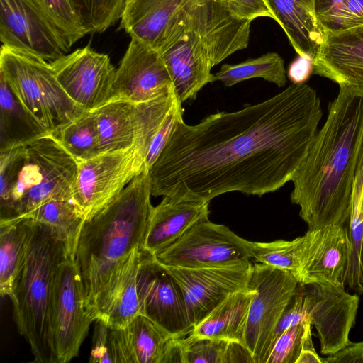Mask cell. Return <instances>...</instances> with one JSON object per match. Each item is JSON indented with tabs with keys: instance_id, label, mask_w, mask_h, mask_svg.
<instances>
[{
	"instance_id": "obj_14",
	"label": "cell",
	"mask_w": 363,
	"mask_h": 363,
	"mask_svg": "<svg viewBox=\"0 0 363 363\" xmlns=\"http://www.w3.org/2000/svg\"><path fill=\"white\" fill-rule=\"evenodd\" d=\"M50 63L64 91L84 111H94L112 99L116 69L107 55L86 46Z\"/></svg>"
},
{
	"instance_id": "obj_26",
	"label": "cell",
	"mask_w": 363,
	"mask_h": 363,
	"mask_svg": "<svg viewBox=\"0 0 363 363\" xmlns=\"http://www.w3.org/2000/svg\"><path fill=\"white\" fill-rule=\"evenodd\" d=\"M254 292L248 286L245 289L231 294L194 325L190 334L245 345L248 313Z\"/></svg>"
},
{
	"instance_id": "obj_22",
	"label": "cell",
	"mask_w": 363,
	"mask_h": 363,
	"mask_svg": "<svg viewBox=\"0 0 363 363\" xmlns=\"http://www.w3.org/2000/svg\"><path fill=\"white\" fill-rule=\"evenodd\" d=\"M313 67V73L330 79L340 89L363 95V25L325 30Z\"/></svg>"
},
{
	"instance_id": "obj_44",
	"label": "cell",
	"mask_w": 363,
	"mask_h": 363,
	"mask_svg": "<svg viewBox=\"0 0 363 363\" xmlns=\"http://www.w3.org/2000/svg\"><path fill=\"white\" fill-rule=\"evenodd\" d=\"M352 203H358L361 206L363 214V133L359 147L354 172Z\"/></svg>"
},
{
	"instance_id": "obj_13",
	"label": "cell",
	"mask_w": 363,
	"mask_h": 363,
	"mask_svg": "<svg viewBox=\"0 0 363 363\" xmlns=\"http://www.w3.org/2000/svg\"><path fill=\"white\" fill-rule=\"evenodd\" d=\"M141 315L177 338L193 328L182 290L164 265L143 249L138 274Z\"/></svg>"
},
{
	"instance_id": "obj_10",
	"label": "cell",
	"mask_w": 363,
	"mask_h": 363,
	"mask_svg": "<svg viewBox=\"0 0 363 363\" xmlns=\"http://www.w3.org/2000/svg\"><path fill=\"white\" fill-rule=\"evenodd\" d=\"M250 241L228 227L212 223L208 216L199 220L179 240L155 255L161 264L184 268L233 265L252 257Z\"/></svg>"
},
{
	"instance_id": "obj_2",
	"label": "cell",
	"mask_w": 363,
	"mask_h": 363,
	"mask_svg": "<svg viewBox=\"0 0 363 363\" xmlns=\"http://www.w3.org/2000/svg\"><path fill=\"white\" fill-rule=\"evenodd\" d=\"M363 133V95L340 89L291 182V201L313 230L348 222Z\"/></svg>"
},
{
	"instance_id": "obj_28",
	"label": "cell",
	"mask_w": 363,
	"mask_h": 363,
	"mask_svg": "<svg viewBox=\"0 0 363 363\" xmlns=\"http://www.w3.org/2000/svg\"><path fill=\"white\" fill-rule=\"evenodd\" d=\"M0 145L1 151L23 145L48 135L27 112L0 76Z\"/></svg>"
},
{
	"instance_id": "obj_9",
	"label": "cell",
	"mask_w": 363,
	"mask_h": 363,
	"mask_svg": "<svg viewBox=\"0 0 363 363\" xmlns=\"http://www.w3.org/2000/svg\"><path fill=\"white\" fill-rule=\"evenodd\" d=\"M92 322L80 274L74 261L67 258L57 269L53 286L50 316L52 363H66L79 354Z\"/></svg>"
},
{
	"instance_id": "obj_4",
	"label": "cell",
	"mask_w": 363,
	"mask_h": 363,
	"mask_svg": "<svg viewBox=\"0 0 363 363\" xmlns=\"http://www.w3.org/2000/svg\"><path fill=\"white\" fill-rule=\"evenodd\" d=\"M77 162L45 135L0 155V222L21 218L50 199L73 198Z\"/></svg>"
},
{
	"instance_id": "obj_19",
	"label": "cell",
	"mask_w": 363,
	"mask_h": 363,
	"mask_svg": "<svg viewBox=\"0 0 363 363\" xmlns=\"http://www.w3.org/2000/svg\"><path fill=\"white\" fill-rule=\"evenodd\" d=\"M181 339L143 315L110 332L114 363H184Z\"/></svg>"
},
{
	"instance_id": "obj_29",
	"label": "cell",
	"mask_w": 363,
	"mask_h": 363,
	"mask_svg": "<svg viewBox=\"0 0 363 363\" xmlns=\"http://www.w3.org/2000/svg\"><path fill=\"white\" fill-rule=\"evenodd\" d=\"M33 222L21 218L0 222V294L10 298L14 280L22 267L28 247Z\"/></svg>"
},
{
	"instance_id": "obj_18",
	"label": "cell",
	"mask_w": 363,
	"mask_h": 363,
	"mask_svg": "<svg viewBox=\"0 0 363 363\" xmlns=\"http://www.w3.org/2000/svg\"><path fill=\"white\" fill-rule=\"evenodd\" d=\"M297 281L344 287L350 255L347 228L330 225L305 233Z\"/></svg>"
},
{
	"instance_id": "obj_38",
	"label": "cell",
	"mask_w": 363,
	"mask_h": 363,
	"mask_svg": "<svg viewBox=\"0 0 363 363\" xmlns=\"http://www.w3.org/2000/svg\"><path fill=\"white\" fill-rule=\"evenodd\" d=\"M310 325L303 321L285 330L274 342L267 363H296Z\"/></svg>"
},
{
	"instance_id": "obj_27",
	"label": "cell",
	"mask_w": 363,
	"mask_h": 363,
	"mask_svg": "<svg viewBox=\"0 0 363 363\" xmlns=\"http://www.w3.org/2000/svg\"><path fill=\"white\" fill-rule=\"evenodd\" d=\"M94 113L101 152L132 148L135 139L134 104L111 99Z\"/></svg>"
},
{
	"instance_id": "obj_20",
	"label": "cell",
	"mask_w": 363,
	"mask_h": 363,
	"mask_svg": "<svg viewBox=\"0 0 363 363\" xmlns=\"http://www.w3.org/2000/svg\"><path fill=\"white\" fill-rule=\"evenodd\" d=\"M209 202L177 186L153 206L143 249L154 256L179 240L199 220L208 216Z\"/></svg>"
},
{
	"instance_id": "obj_8",
	"label": "cell",
	"mask_w": 363,
	"mask_h": 363,
	"mask_svg": "<svg viewBox=\"0 0 363 363\" xmlns=\"http://www.w3.org/2000/svg\"><path fill=\"white\" fill-rule=\"evenodd\" d=\"M289 272L261 262L252 264L248 286L255 290L245 335V346L255 363H267L277 325L298 286Z\"/></svg>"
},
{
	"instance_id": "obj_17",
	"label": "cell",
	"mask_w": 363,
	"mask_h": 363,
	"mask_svg": "<svg viewBox=\"0 0 363 363\" xmlns=\"http://www.w3.org/2000/svg\"><path fill=\"white\" fill-rule=\"evenodd\" d=\"M172 91L170 75L158 51L131 38L116 72L112 99L139 104Z\"/></svg>"
},
{
	"instance_id": "obj_37",
	"label": "cell",
	"mask_w": 363,
	"mask_h": 363,
	"mask_svg": "<svg viewBox=\"0 0 363 363\" xmlns=\"http://www.w3.org/2000/svg\"><path fill=\"white\" fill-rule=\"evenodd\" d=\"M181 345L184 363H229L230 341L189 334Z\"/></svg>"
},
{
	"instance_id": "obj_31",
	"label": "cell",
	"mask_w": 363,
	"mask_h": 363,
	"mask_svg": "<svg viewBox=\"0 0 363 363\" xmlns=\"http://www.w3.org/2000/svg\"><path fill=\"white\" fill-rule=\"evenodd\" d=\"M77 162L101 154L96 121L93 111H84L50 134Z\"/></svg>"
},
{
	"instance_id": "obj_41",
	"label": "cell",
	"mask_w": 363,
	"mask_h": 363,
	"mask_svg": "<svg viewBox=\"0 0 363 363\" xmlns=\"http://www.w3.org/2000/svg\"><path fill=\"white\" fill-rule=\"evenodd\" d=\"M92 348L89 362L91 363H114L111 340V328L104 323L95 321Z\"/></svg>"
},
{
	"instance_id": "obj_32",
	"label": "cell",
	"mask_w": 363,
	"mask_h": 363,
	"mask_svg": "<svg viewBox=\"0 0 363 363\" xmlns=\"http://www.w3.org/2000/svg\"><path fill=\"white\" fill-rule=\"evenodd\" d=\"M214 76L216 81L227 87L253 78H262L279 87L284 86L287 82L284 60L275 52L235 65L223 64Z\"/></svg>"
},
{
	"instance_id": "obj_35",
	"label": "cell",
	"mask_w": 363,
	"mask_h": 363,
	"mask_svg": "<svg viewBox=\"0 0 363 363\" xmlns=\"http://www.w3.org/2000/svg\"><path fill=\"white\" fill-rule=\"evenodd\" d=\"M87 33H103L121 18L124 0H72Z\"/></svg>"
},
{
	"instance_id": "obj_33",
	"label": "cell",
	"mask_w": 363,
	"mask_h": 363,
	"mask_svg": "<svg viewBox=\"0 0 363 363\" xmlns=\"http://www.w3.org/2000/svg\"><path fill=\"white\" fill-rule=\"evenodd\" d=\"M305 243V235L292 240L252 242V255L258 262L288 272L297 280Z\"/></svg>"
},
{
	"instance_id": "obj_46",
	"label": "cell",
	"mask_w": 363,
	"mask_h": 363,
	"mask_svg": "<svg viewBox=\"0 0 363 363\" xmlns=\"http://www.w3.org/2000/svg\"><path fill=\"white\" fill-rule=\"evenodd\" d=\"M360 271H361V282L363 286V239L362 242L361 251H360Z\"/></svg>"
},
{
	"instance_id": "obj_34",
	"label": "cell",
	"mask_w": 363,
	"mask_h": 363,
	"mask_svg": "<svg viewBox=\"0 0 363 363\" xmlns=\"http://www.w3.org/2000/svg\"><path fill=\"white\" fill-rule=\"evenodd\" d=\"M315 11L325 31L363 25V0H315Z\"/></svg>"
},
{
	"instance_id": "obj_40",
	"label": "cell",
	"mask_w": 363,
	"mask_h": 363,
	"mask_svg": "<svg viewBox=\"0 0 363 363\" xmlns=\"http://www.w3.org/2000/svg\"><path fill=\"white\" fill-rule=\"evenodd\" d=\"M236 18L252 21L259 17L274 21L272 10L265 0H221Z\"/></svg>"
},
{
	"instance_id": "obj_16",
	"label": "cell",
	"mask_w": 363,
	"mask_h": 363,
	"mask_svg": "<svg viewBox=\"0 0 363 363\" xmlns=\"http://www.w3.org/2000/svg\"><path fill=\"white\" fill-rule=\"evenodd\" d=\"M185 28L207 48L213 67L249 44L252 21L235 17L221 0H188Z\"/></svg>"
},
{
	"instance_id": "obj_25",
	"label": "cell",
	"mask_w": 363,
	"mask_h": 363,
	"mask_svg": "<svg viewBox=\"0 0 363 363\" xmlns=\"http://www.w3.org/2000/svg\"><path fill=\"white\" fill-rule=\"evenodd\" d=\"M265 1L296 53L314 60L325 38L315 14V0Z\"/></svg>"
},
{
	"instance_id": "obj_30",
	"label": "cell",
	"mask_w": 363,
	"mask_h": 363,
	"mask_svg": "<svg viewBox=\"0 0 363 363\" xmlns=\"http://www.w3.org/2000/svg\"><path fill=\"white\" fill-rule=\"evenodd\" d=\"M22 218L52 227L64 241L68 257L74 260L79 238L86 219L73 198L50 199Z\"/></svg>"
},
{
	"instance_id": "obj_7",
	"label": "cell",
	"mask_w": 363,
	"mask_h": 363,
	"mask_svg": "<svg viewBox=\"0 0 363 363\" xmlns=\"http://www.w3.org/2000/svg\"><path fill=\"white\" fill-rule=\"evenodd\" d=\"M359 298L344 287L298 284L277 325L273 345L288 328L309 322L318 332L323 354H332L348 345Z\"/></svg>"
},
{
	"instance_id": "obj_36",
	"label": "cell",
	"mask_w": 363,
	"mask_h": 363,
	"mask_svg": "<svg viewBox=\"0 0 363 363\" xmlns=\"http://www.w3.org/2000/svg\"><path fill=\"white\" fill-rule=\"evenodd\" d=\"M71 48L87 33L72 0H35Z\"/></svg>"
},
{
	"instance_id": "obj_11",
	"label": "cell",
	"mask_w": 363,
	"mask_h": 363,
	"mask_svg": "<svg viewBox=\"0 0 363 363\" xmlns=\"http://www.w3.org/2000/svg\"><path fill=\"white\" fill-rule=\"evenodd\" d=\"M143 170L133 147L77 162L73 199L86 220L112 202Z\"/></svg>"
},
{
	"instance_id": "obj_24",
	"label": "cell",
	"mask_w": 363,
	"mask_h": 363,
	"mask_svg": "<svg viewBox=\"0 0 363 363\" xmlns=\"http://www.w3.org/2000/svg\"><path fill=\"white\" fill-rule=\"evenodd\" d=\"M143 248L135 250L115 270L99 294L91 317L111 329L128 325L141 315L138 291V274Z\"/></svg>"
},
{
	"instance_id": "obj_23",
	"label": "cell",
	"mask_w": 363,
	"mask_h": 363,
	"mask_svg": "<svg viewBox=\"0 0 363 363\" xmlns=\"http://www.w3.org/2000/svg\"><path fill=\"white\" fill-rule=\"evenodd\" d=\"M170 75L174 91L180 103L194 99L207 84L216 82L207 48L191 31L170 39L158 50Z\"/></svg>"
},
{
	"instance_id": "obj_39",
	"label": "cell",
	"mask_w": 363,
	"mask_h": 363,
	"mask_svg": "<svg viewBox=\"0 0 363 363\" xmlns=\"http://www.w3.org/2000/svg\"><path fill=\"white\" fill-rule=\"evenodd\" d=\"M183 112L182 103L177 99L150 146L143 170L150 171L172 135L178 123L183 119Z\"/></svg>"
},
{
	"instance_id": "obj_12",
	"label": "cell",
	"mask_w": 363,
	"mask_h": 363,
	"mask_svg": "<svg viewBox=\"0 0 363 363\" xmlns=\"http://www.w3.org/2000/svg\"><path fill=\"white\" fill-rule=\"evenodd\" d=\"M0 40L4 46L49 62L67 55L70 50L35 0H0Z\"/></svg>"
},
{
	"instance_id": "obj_1",
	"label": "cell",
	"mask_w": 363,
	"mask_h": 363,
	"mask_svg": "<svg viewBox=\"0 0 363 363\" xmlns=\"http://www.w3.org/2000/svg\"><path fill=\"white\" fill-rule=\"evenodd\" d=\"M322 116L315 89L291 84L265 101L196 125L182 119L149 171L152 196L168 195L177 186L208 202L232 191L274 192L292 180Z\"/></svg>"
},
{
	"instance_id": "obj_5",
	"label": "cell",
	"mask_w": 363,
	"mask_h": 363,
	"mask_svg": "<svg viewBox=\"0 0 363 363\" xmlns=\"http://www.w3.org/2000/svg\"><path fill=\"white\" fill-rule=\"evenodd\" d=\"M67 258L65 244L59 234L48 225L33 222L26 256L10 299L17 329L29 344L35 362L52 363L50 316L53 286L57 269Z\"/></svg>"
},
{
	"instance_id": "obj_42",
	"label": "cell",
	"mask_w": 363,
	"mask_h": 363,
	"mask_svg": "<svg viewBox=\"0 0 363 363\" xmlns=\"http://www.w3.org/2000/svg\"><path fill=\"white\" fill-rule=\"evenodd\" d=\"M313 59L308 55H299L289 65L287 77L294 84H306L313 72Z\"/></svg>"
},
{
	"instance_id": "obj_3",
	"label": "cell",
	"mask_w": 363,
	"mask_h": 363,
	"mask_svg": "<svg viewBox=\"0 0 363 363\" xmlns=\"http://www.w3.org/2000/svg\"><path fill=\"white\" fill-rule=\"evenodd\" d=\"M151 196L150 173L143 170L112 202L85 221L74 261L90 317L117 267L135 250L143 248L153 207Z\"/></svg>"
},
{
	"instance_id": "obj_43",
	"label": "cell",
	"mask_w": 363,
	"mask_h": 363,
	"mask_svg": "<svg viewBox=\"0 0 363 363\" xmlns=\"http://www.w3.org/2000/svg\"><path fill=\"white\" fill-rule=\"evenodd\" d=\"M322 363H363V342H350L329 357L322 358Z\"/></svg>"
},
{
	"instance_id": "obj_6",
	"label": "cell",
	"mask_w": 363,
	"mask_h": 363,
	"mask_svg": "<svg viewBox=\"0 0 363 363\" xmlns=\"http://www.w3.org/2000/svg\"><path fill=\"white\" fill-rule=\"evenodd\" d=\"M0 76L48 134L86 111L64 91L50 63L36 55L2 45Z\"/></svg>"
},
{
	"instance_id": "obj_21",
	"label": "cell",
	"mask_w": 363,
	"mask_h": 363,
	"mask_svg": "<svg viewBox=\"0 0 363 363\" xmlns=\"http://www.w3.org/2000/svg\"><path fill=\"white\" fill-rule=\"evenodd\" d=\"M188 0H124L120 29L158 50L186 31Z\"/></svg>"
},
{
	"instance_id": "obj_15",
	"label": "cell",
	"mask_w": 363,
	"mask_h": 363,
	"mask_svg": "<svg viewBox=\"0 0 363 363\" xmlns=\"http://www.w3.org/2000/svg\"><path fill=\"white\" fill-rule=\"evenodd\" d=\"M165 267L182 290L194 327L229 295L248 288L252 264L249 259L218 267Z\"/></svg>"
},
{
	"instance_id": "obj_45",
	"label": "cell",
	"mask_w": 363,
	"mask_h": 363,
	"mask_svg": "<svg viewBox=\"0 0 363 363\" xmlns=\"http://www.w3.org/2000/svg\"><path fill=\"white\" fill-rule=\"evenodd\" d=\"M296 363H322V358L318 355L315 350H302Z\"/></svg>"
}]
</instances>
